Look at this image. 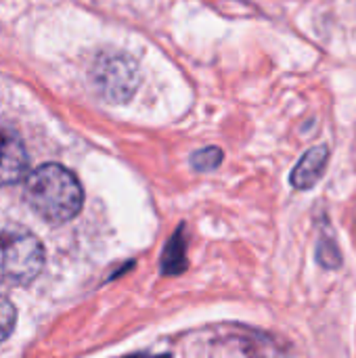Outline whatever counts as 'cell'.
<instances>
[{
	"label": "cell",
	"instance_id": "obj_8",
	"mask_svg": "<svg viewBox=\"0 0 356 358\" xmlns=\"http://www.w3.org/2000/svg\"><path fill=\"white\" fill-rule=\"evenodd\" d=\"M130 358H168V357H147V355H138V357H130Z\"/></svg>",
	"mask_w": 356,
	"mask_h": 358
},
{
	"label": "cell",
	"instance_id": "obj_4",
	"mask_svg": "<svg viewBox=\"0 0 356 358\" xmlns=\"http://www.w3.org/2000/svg\"><path fill=\"white\" fill-rule=\"evenodd\" d=\"M27 172V151L23 141L0 126V187L19 182Z\"/></svg>",
	"mask_w": 356,
	"mask_h": 358
},
{
	"label": "cell",
	"instance_id": "obj_1",
	"mask_svg": "<svg viewBox=\"0 0 356 358\" xmlns=\"http://www.w3.org/2000/svg\"><path fill=\"white\" fill-rule=\"evenodd\" d=\"M25 199L40 218L61 224L78 216L84 203V191L67 168L44 164L27 176Z\"/></svg>",
	"mask_w": 356,
	"mask_h": 358
},
{
	"label": "cell",
	"instance_id": "obj_3",
	"mask_svg": "<svg viewBox=\"0 0 356 358\" xmlns=\"http://www.w3.org/2000/svg\"><path fill=\"white\" fill-rule=\"evenodd\" d=\"M92 82L105 101L126 103L138 86L136 65L126 55L103 52L92 67Z\"/></svg>",
	"mask_w": 356,
	"mask_h": 358
},
{
	"label": "cell",
	"instance_id": "obj_2",
	"mask_svg": "<svg viewBox=\"0 0 356 358\" xmlns=\"http://www.w3.org/2000/svg\"><path fill=\"white\" fill-rule=\"evenodd\" d=\"M44 268L40 239L19 224H0V283L27 285Z\"/></svg>",
	"mask_w": 356,
	"mask_h": 358
},
{
	"label": "cell",
	"instance_id": "obj_6",
	"mask_svg": "<svg viewBox=\"0 0 356 358\" xmlns=\"http://www.w3.org/2000/svg\"><path fill=\"white\" fill-rule=\"evenodd\" d=\"M220 162H222V151H220L218 147L201 149V151H197V153L191 157L193 168H195V170H201V172H208V170L218 168Z\"/></svg>",
	"mask_w": 356,
	"mask_h": 358
},
{
	"label": "cell",
	"instance_id": "obj_7",
	"mask_svg": "<svg viewBox=\"0 0 356 358\" xmlns=\"http://www.w3.org/2000/svg\"><path fill=\"white\" fill-rule=\"evenodd\" d=\"M15 321H17V310H15L13 302L0 294V342H4L10 336Z\"/></svg>",
	"mask_w": 356,
	"mask_h": 358
},
{
	"label": "cell",
	"instance_id": "obj_5",
	"mask_svg": "<svg viewBox=\"0 0 356 358\" xmlns=\"http://www.w3.org/2000/svg\"><path fill=\"white\" fill-rule=\"evenodd\" d=\"M327 159H329L327 147H315V149H311L298 162V166L294 168V172H292V185L296 189H311V187H315L317 180L321 178L325 166H327Z\"/></svg>",
	"mask_w": 356,
	"mask_h": 358
}]
</instances>
